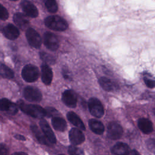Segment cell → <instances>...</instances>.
<instances>
[{
  "label": "cell",
  "instance_id": "74e56055",
  "mask_svg": "<svg viewBox=\"0 0 155 155\" xmlns=\"http://www.w3.org/2000/svg\"><path fill=\"white\" fill-rule=\"evenodd\" d=\"M59 155H64V154H59Z\"/></svg>",
  "mask_w": 155,
  "mask_h": 155
},
{
  "label": "cell",
  "instance_id": "d4e9b609",
  "mask_svg": "<svg viewBox=\"0 0 155 155\" xmlns=\"http://www.w3.org/2000/svg\"><path fill=\"white\" fill-rule=\"evenodd\" d=\"M44 2L49 12L54 13L57 12L58 7L56 0H44Z\"/></svg>",
  "mask_w": 155,
  "mask_h": 155
},
{
  "label": "cell",
  "instance_id": "4fadbf2b",
  "mask_svg": "<svg viewBox=\"0 0 155 155\" xmlns=\"http://www.w3.org/2000/svg\"><path fill=\"white\" fill-rule=\"evenodd\" d=\"M2 33L5 37L10 40L16 39L19 36V31L18 29L11 24H8L3 28Z\"/></svg>",
  "mask_w": 155,
  "mask_h": 155
},
{
  "label": "cell",
  "instance_id": "836d02e7",
  "mask_svg": "<svg viewBox=\"0 0 155 155\" xmlns=\"http://www.w3.org/2000/svg\"><path fill=\"white\" fill-rule=\"evenodd\" d=\"M12 155H28V154L24 152H16V153H14Z\"/></svg>",
  "mask_w": 155,
  "mask_h": 155
},
{
  "label": "cell",
  "instance_id": "f546056e",
  "mask_svg": "<svg viewBox=\"0 0 155 155\" xmlns=\"http://www.w3.org/2000/svg\"><path fill=\"white\" fill-rule=\"evenodd\" d=\"M147 148L152 153H155V139H149L146 143Z\"/></svg>",
  "mask_w": 155,
  "mask_h": 155
},
{
  "label": "cell",
  "instance_id": "484cf974",
  "mask_svg": "<svg viewBox=\"0 0 155 155\" xmlns=\"http://www.w3.org/2000/svg\"><path fill=\"white\" fill-rule=\"evenodd\" d=\"M68 151L70 155H84V151L82 149L73 145L69 147Z\"/></svg>",
  "mask_w": 155,
  "mask_h": 155
},
{
  "label": "cell",
  "instance_id": "f1b7e54d",
  "mask_svg": "<svg viewBox=\"0 0 155 155\" xmlns=\"http://www.w3.org/2000/svg\"><path fill=\"white\" fill-rule=\"evenodd\" d=\"M8 18V13L7 9L0 4V19L6 20Z\"/></svg>",
  "mask_w": 155,
  "mask_h": 155
},
{
  "label": "cell",
  "instance_id": "d6986e66",
  "mask_svg": "<svg viewBox=\"0 0 155 155\" xmlns=\"http://www.w3.org/2000/svg\"><path fill=\"white\" fill-rule=\"evenodd\" d=\"M88 124L90 129L94 133L97 134H102L104 133V126L101 121L92 119L88 121Z\"/></svg>",
  "mask_w": 155,
  "mask_h": 155
},
{
  "label": "cell",
  "instance_id": "277c9868",
  "mask_svg": "<svg viewBox=\"0 0 155 155\" xmlns=\"http://www.w3.org/2000/svg\"><path fill=\"white\" fill-rule=\"evenodd\" d=\"M88 105L90 113L95 117L100 118L104 115V107L98 99L96 97L90 98L88 101Z\"/></svg>",
  "mask_w": 155,
  "mask_h": 155
},
{
  "label": "cell",
  "instance_id": "3957f363",
  "mask_svg": "<svg viewBox=\"0 0 155 155\" xmlns=\"http://www.w3.org/2000/svg\"><path fill=\"white\" fill-rule=\"evenodd\" d=\"M22 78L28 82H33L36 81L39 76L38 68L31 64L26 65L22 70Z\"/></svg>",
  "mask_w": 155,
  "mask_h": 155
},
{
  "label": "cell",
  "instance_id": "8992f818",
  "mask_svg": "<svg viewBox=\"0 0 155 155\" xmlns=\"http://www.w3.org/2000/svg\"><path fill=\"white\" fill-rule=\"evenodd\" d=\"M123 133V129L121 125L116 122H111L107 126V136L111 139H119Z\"/></svg>",
  "mask_w": 155,
  "mask_h": 155
},
{
  "label": "cell",
  "instance_id": "7c38bea8",
  "mask_svg": "<svg viewBox=\"0 0 155 155\" xmlns=\"http://www.w3.org/2000/svg\"><path fill=\"white\" fill-rule=\"evenodd\" d=\"M39 125L41 128V130L51 143H55L56 142V137L51 129L48 122L45 119H41L39 122Z\"/></svg>",
  "mask_w": 155,
  "mask_h": 155
},
{
  "label": "cell",
  "instance_id": "52a82bcc",
  "mask_svg": "<svg viewBox=\"0 0 155 155\" xmlns=\"http://www.w3.org/2000/svg\"><path fill=\"white\" fill-rule=\"evenodd\" d=\"M44 43L45 47L51 51H56L59 48L58 37L51 32H45L44 36Z\"/></svg>",
  "mask_w": 155,
  "mask_h": 155
},
{
  "label": "cell",
  "instance_id": "4dcf8cb0",
  "mask_svg": "<svg viewBox=\"0 0 155 155\" xmlns=\"http://www.w3.org/2000/svg\"><path fill=\"white\" fill-rule=\"evenodd\" d=\"M46 110V116H52L54 114H55L56 110L54 108H47V109H45Z\"/></svg>",
  "mask_w": 155,
  "mask_h": 155
},
{
  "label": "cell",
  "instance_id": "30bf717a",
  "mask_svg": "<svg viewBox=\"0 0 155 155\" xmlns=\"http://www.w3.org/2000/svg\"><path fill=\"white\" fill-rule=\"evenodd\" d=\"M63 102L68 107L74 108L77 104V97L74 92L71 90H65L62 95Z\"/></svg>",
  "mask_w": 155,
  "mask_h": 155
},
{
  "label": "cell",
  "instance_id": "7402d4cb",
  "mask_svg": "<svg viewBox=\"0 0 155 155\" xmlns=\"http://www.w3.org/2000/svg\"><path fill=\"white\" fill-rule=\"evenodd\" d=\"M51 124L53 128L59 131H64L67 127L65 120L60 117H54L51 119Z\"/></svg>",
  "mask_w": 155,
  "mask_h": 155
},
{
  "label": "cell",
  "instance_id": "ac0fdd59",
  "mask_svg": "<svg viewBox=\"0 0 155 155\" xmlns=\"http://www.w3.org/2000/svg\"><path fill=\"white\" fill-rule=\"evenodd\" d=\"M137 125L139 129L145 134H149L153 130L152 122L147 118H140L138 120Z\"/></svg>",
  "mask_w": 155,
  "mask_h": 155
},
{
  "label": "cell",
  "instance_id": "44dd1931",
  "mask_svg": "<svg viewBox=\"0 0 155 155\" xmlns=\"http://www.w3.org/2000/svg\"><path fill=\"white\" fill-rule=\"evenodd\" d=\"M31 131H33L34 135L35 136V137L37 138V139L41 143H42L44 145H49V142H50L49 140L47 139V137H45V136L44 135L43 132L42 133L41 131V130L38 128L37 125H31Z\"/></svg>",
  "mask_w": 155,
  "mask_h": 155
},
{
  "label": "cell",
  "instance_id": "ba28073f",
  "mask_svg": "<svg viewBox=\"0 0 155 155\" xmlns=\"http://www.w3.org/2000/svg\"><path fill=\"white\" fill-rule=\"evenodd\" d=\"M23 94L24 97L31 102H39L42 99L41 91L33 87H27L24 89Z\"/></svg>",
  "mask_w": 155,
  "mask_h": 155
},
{
  "label": "cell",
  "instance_id": "8d00e7d4",
  "mask_svg": "<svg viewBox=\"0 0 155 155\" xmlns=\"http://www.w3.org/2000/svg\"><path fill=\"white\" fill-rule=\"evenodd\" d=\"M154 114H155V110H154Z\"/></svg>",
  "mask_w": 155,
  "mask_h": 155
},
{
  "label": "cell",
  "instance_id": "83f0119b",
  "mask_svg": "<svg viewBox=\"0 0 155 155\" xmlns=\"http://www.w3.org/2000/svg\"><path fill=\"white\" fill-rule=\"evenodd\" d=\"M144 82L146 85L150 88H153L155 87V79H153L152 78H149L148 76L143 78Z\"/></svg>",
  "mask_w": 155,
  "mask_h": 155
},
{
  "label": "cell",
  "instance_id": "d590c367",
  "mask_svg": "<svg viewBox=\"0 0 155 155\" xmlns=\"http://www.w3.org/2000/svg\"><path fill=\"white\" fill-rule=\"evenodd\" d=\"M10 1H18V0H10Z\"/></svg>",
  "mask_w": 155,
  "mask_h": 155
},
{
  "label": "cell",
  "instance_id": "9c48e42d",
  "mask_svg": "<svg viewBox=\"0 0 155 155\" xmlns=\"http://www.w3.org/2000/svg\"><path fill=\"white\" fill-rule=\"evenodd\" d=\"M69 139L73 145H77L84 142L85 136L81 130L73 128L69 132Z\"/></svg>",
  "mask_w": 155,
  "mask_h": 155
},
{
  "label": "cell",
  "instance_id": "9a60e30c",
  "mask_svg": "<svg viewBox=\"0 0 155 155\" xmlns=\"http://www.w3.org/2000/svg\"><path fill=\"white\" fill-rule=\"evenodd\" d=\"M41 78L45 85H50L53 79V72L51 68L47 64L41 66Z\"/></svg>",
  "mask_w": 155,
  "mask_h": 155
},
{
  "label": "cell",
  "instance_id": "1f68e13d",
  "mask_svg": "<svg viewBox=\"0 0 155 155\" xmlns=\"http://www.w3.org/2000/svg\"><path fill=\"white\" fill-rule=\"evenodd\" d=\"M0 155H7V149L6 147L0 143Z\"/></svg>",
  "mask_w": 155,
  "mask_h": 155
},
{
  "label": "cell",
  "instance_id": "6da1fadb",
  "mask_svg": "<svg viewBox=\"0 0 155 155\" xmlns=\"http://www.w3.org/2000/svg\"><path fill=\"white\" fill-rule=\"evenodd\" d=\"M18 106L25 114L38 119H41L46 116V110L37 105L27 104L22 101H18Z\"/></svg>",
  "mask_w": 155,
  "mask_h": 155
},
{
  "label": "cell",
  "instance_id": "8fae6325",
  "mask_svg": "<svg viewBox=\"0 0 155 155\" xmlns=\"http://www.w3.org/2000/svg\"><path fill=\"white\" fill-rule=\"evenodd\" d=\"M22 10L26 15L31 18H36L38 15V11L36 6L27 0H24L21 2Z\"/></svg>",
  "mask_w": 155,
  "mask_h": 155
},
{
  "label": "cell",
  "instance_id": "7a4b0ae2",
  "mask_svg": "<svg viewBox=\"0 0 155 155\" xmlns=\"http://www.w3.org/2000/svg\"><path fill=\"white\" fill-rule=\"evenodd\" d=\"M45 24L49 28L59 31L65 30L68 26V23L64 19L56 15L50 16L46 18Z\"/></svg>",
  "mask_w": 155,
  "mask_h": 155
},
{
  "label": "cell",
  "instance_id": "2e32d148",
  "mask_svg": "<svg viewBox=\"0 0 155 155\" xmlns=\"http://www.w3.org/2000/svg\"><path fill=\"white\" fill-rule=\"evenodd\" d=\"M111 153L114 155H129L130 148L127 144L119 142L112 147Z\"/></svg>",
  "mask_w": 155,
  "mask_h": 155
},
{
  "label": "cell",
  "instance_id": "603a6c76",
  "mask_svg": "<svg viewBox=\"0 0 155 155\" xmlns=\"http://www.w3.org/2000/svg\"><path fill=\"white\" fill-rule=\"evenodd\" d=\"M99 83L101 87L107 91H111L114 90L115 85L108 78L102 77L99 79Z\"/></svg>",
  "mask_w": 155,
  "mask_h": 155
},
{
  "label": "cell",
  "instance_id": "e0dca14e",
  "mask_svg": "<svg viewBox=\"0 0 155 155\" xmlns=\"http://www.w3.org/2000/svg\"><path fill=\"white\" fill-rule=\"evenodd\" d=\"M67 117L68 120L74 126L78 127L80 130H85V127L82 122V120L81 119V118L79 117V116L75 113L73 111H69L67 114Z\"/></svg>",
  "mask_w": 155,
  "mask_h": 155
},
{
  "label": "cell",
  "instance_id": "ffe728a7",
  "mask_svg": "<svg viewBox=\"0 0 155 155\" xmlns=\"http://www.w3.org/2000/svg\"><path fill=\"white\" fill-rule=\"evenodd\" d=\"M13 21L22 30L27 28L29 24L27 18L20 13H17L13 16Z\"/></svg>",
  "mask_w": 155,
  "mask_h": 155
},
{
  "label": "cell",
  "instance_id": "5bb4252c",
  "mask_svg": "<svg viewBox=\"0 0 155 155\" xmlns=\"http://www.w3.org/2000/svg\"><path fill=\"white\" fill-rule=\"evenodd\" d=\"M0 110L15 114L18 111L17 105L6 98L0 100Z\"/></svg>",
  "mask_w": 155,
  "mask_h": 155
},
{
  "label": "cell",
  "instance_id": "e575fe53",
  "mask_svg": "<svg viewBox=\"0 0 155 155\" xmlns=\"http://www.w3.org/2000/svg\"><path fill=\"white\" fill-rule=\"evenodd\" d=\"M130 155H140V154L136 150H132L130 153Z\"/></svg>",
  "mask_w": 155,
  "mask_h": 155
},
{
  "label": "cell",
  "instance_id": "cb8c5ba5",
  "mask_svg": "<svg viewBox=\"0 0 155 155\" xmlns=\"http://www.w3.org/2000/svg\"><path fill=\"white\" fill-rule=\"evenodd\" d=\"M0 75L5 78H12L14 76L13 71L7 65H0Z\"/></svg>",
  "mask_w": 155,
  "mask_h": 155
},
{
  "label": "cell",
  "instance_id": "5b68a950",
  "mask_svg": "<svg viewBox=\"0 0 155 155\" xmlns=\"http://www.w3.org/2000/svg\"><path fill=\"white\" fill-rule=\"evenodd\" d=\"M26 38L28 44L33 47L39 48L42 44V40L39 33L33 28H28L26 31Z\"/></svg>",
  "mask_w": 155,
  "mask_h": 155
},
{
  "label": "cell",
  "instance_id": "d6a6232c",
  "mask_svg": "<svg viewBox=\"0 0 155 155\" xmlns=\"http://www.w3.org/2000/svg\"><path fill=\"white\" fill-rule=\"evenodd\" d=\"M15 137L20 140H25V137L21 134H16V135H15Z\"/></svg>",
  "mask_w": 155,
  "mask_h": 155
},
{
  "label": "cell",
  "instance_id": "4316f807",
  "mask_svg": "<svg viewBox=\"0 0 155 155\" xmlns=\"http://www.w3.org/2000/svg\"><path fill=\"white\" fill-rule=\"evenodd\" d=\"M40 57L43 61L49 63V64H53L54 61L53 58L51 55H50L46 53H44V52L40 53Z\"/></svg>",
  "mask_w": 155,
  "mask_h": 155
}]
</instances>
